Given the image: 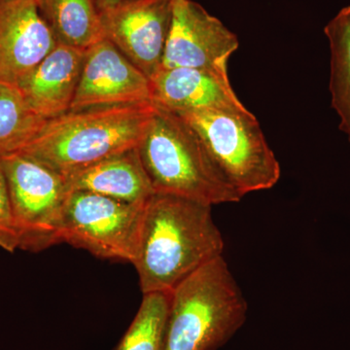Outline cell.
Wrapping results in <instances>:
<instances>
[{
    "mask_svg": "<svg viewBox=\"0 0 350 350\" xmlns=\"http://www.w3.org/2000/svg\"><path fill=\"white\" fill-rule=\"evenodd\" d=\"M100 16L105 38L149 79L162 68L172 0H128Z\"/></svg>",
    "mask_w": 350,
    "mask_h": 350,
    "instance_id": "cell-9",
    "label": "cell"
},
{
    "mask_svg": "<svg viewBox=\"0 0 350 350\" xmlns=\"http://www.w3.org/2000/svg\"><path fill=\"white\" fill-rule=\"evenodd\" d=\"M0 247L8 252L20 250V237L16 227L8 188L0 165Z\"/></svg>",
    "mask_w": 350,
    "mask_h": 350,
    "instance_id": "cell-19",
    "label": "cell"
},
{
    "mask_svg": "<svg viewBox=\"0 0 350 350\" xmlns=\"http://www.w3.org/2000/svg\"><path fill=\"white\" fill-rule=\"evenodd\" d=\"M150 82L154 105L169 111H250L234 93L228 73L162 68L152 76Z\"/></svg>",
    "mask_w": 350,
    "mask_h": 350,
    "instance_id": "cell-12",
    "label": "cell"
},
{
    "mask_svg": "<svg viewBox=\"0 0 350 350\" xmlns=\"http://www.w3.org/2000/svg\"><path fill=\"white\" fill-rule=\"evenodd\" d=\"M144 206L86 191H69L62 217L61 243L103 259L133 264Z\"/></svg>",
    "mask_w": 350,
    "mask_h": 350,
    "instance_id": "cell-7",
    "label": "cell"
},
{
    "mask_svg": "<svg viewBox=\"0 0 350 350\" xmlns=\"http://www.w3.org/2000/svg\"><path fill=\"white\" fill-rule=\"evenodd\" d=\"M137 149L155 193L211 206L243 198L216 167L195 131L176 113L156 107Z\"/></svg>",
    "mask_w": 350,
    "mask_h": 350,
    "instance_id": "cell-3",
    "label": "cell"
},
{
    "mask_svg": "<svg viewBox=\"0 0 350 350\" xmlns=\"http://www.w3.org/2000/svg\"><path fill=\"white\" fill-rule=\"evenodd\" d=\"M57 42L86 51L105 38L94 0H36Z\"/></svg>",
    "mask_w": 350,
    "mask_h": 350,
    "instance_id": "cell-15",
    "label": "cell"
},
{
    "mask_svg": "<svg viewBox=\"0 0 350 350\" xmlns=\"http://www.w3.org/2000/svg\"><path fill=\"white\" fill-rule=\"evenodd\" d=\"M155 111L154 103L68 111L46 120L18 152L66 176L137 148Z\"/></svg>",
    "mask_w": 350,
    "mask_h": 350,
    "instance_id": "cell-2",
    "label": "cell"
},
{
    "mask_svg": "<svg viewBox=\"0 0 350 350\" xmlns=\"http://www.w3.org/2000/svg\"><path fill=\"white\" fill-rule=\"evenodd\" d=\"M247 310L224 257L207 262L170 294L165 350H218L243 326Z\"/></svg>",
    "mask_w": 350,
    "mask_h": 350,
    "instance_id": "cell-4",
    "label": "cell"
},
{
    "mask_svg": "<svg viewBox=\"0 0 350 350\" xmlns=\"http://www.w3.org/2000/svg\"><path fill=\"white\" fill-rule=\"evenodd\" d=\"M45 121L29 109L17 88L0 85V158L22 149Z\"/></svg>",
    "mask_w": 350,
    "mask_h": 350,
    "instance_id": "cell-18",
    "label": "cell"
},
{
    "mask_svg": "<svg viewBox=\"0 0 350 350\" xmlns=\"http://www.w3.org/2000/svg\"><path fill=\"white\" fill-rule=\"evenodd\" d=\"M20 250L38 252L61 243L64 202L69 191L63 175L25 154L0 158Z\"/></svg>",
    "mask_w": 350,
    "mask_h": 350,
    "instance_id": "cell-6",
    "label": "cell"
},
{
    "mask_svg": "<svg viewBox=\"0 0 350 350\" xmlns=\"http://www.w3.org/2000/svg\"><path fill=\"white\" fill-rule=\"evenodd\" d=\"M202 140L226 179L241 196L275 187L280 162L253 113L199 110L176 113Z\"/></svg>",
    "mask_w": 350,
    "mask_h": 350,
    "instance_id": "cell-5",
    "label": "cell"
},
{
    "mask_svg": "<svg viewBox=\"0 0 350 350\" xmlns=\"http://www.w3.org/2000/svg\"><path fill=\"white\" fill-rule=\"evenodd\" d=\"M324 33L330 46L332 107L340 118L338 128L350 142V6L344 7L326 25Z\"/></svg>",
    "mask_w": 350,
    "mask_h": 350,
    "instance_id": "cell-16",
    "label": "cell"
},
{
    "mask_svg": "<svg viewBox=\"0 0 350 350\" xmlns=\"http://www.w3.org/2000/svg\"><path fill=\"white\" fill-rule=\"evenodd\" d=\"M85 51L57 43V47L17 89L27 107L44 120L70 110L79 83Z\"/></svg>",
    "mask_w": 350,
    "mask_h": 350,
    "instance_id": "cell-13",
    "label": "cell"
},
{
    "mask_svg": "<svg viewBox=\"0 0 350 350\" xmlns=\"http://www.w3.org/2000/svg\"><path fill=\"white\" fill-rule=\"evenodd\" d=\"M211 207L163 193L147 200L133 262L142 293H172L196 271L223 256L224 239Z\"/></svg>",
    "mask_w": 350,
    "mask_h": 350,
    "instance_id": "cell-1",
    "label": "cell"
},
{
    "mask_svg": "<svg viewBox=\"0 0 350 350\" xmlns=\"http://www.w3.org/2000/svg\"><path fill=\"white\" fill-rule=\"evenodd\" d=\"M57 43L36 0H0V85L19 86Z\"/></svg>",
    "mask_w": 350,
    "mask_h": 350,
    "instance_id": "cell-11",
    "label": "cell"
},
{
    "mask_svg": "<svg viewBox=\"0 0 350 350\" xmlns=\"http://www.w3.org/2000/svg\"><path fill=\"white\" fill-rule=\"evenodd\" d=\"M170 294H144L135 319L115 350H165Z\"/></svg>",
    "mask_w": 350,
    "mask_h": 350,
    "instance_id": "cell-17",
    "label": "cell"
},
{
    "mask_svg": "<svg viewBox=\"0 0 350 350\" xmlns=\"http://www.w3.org/2000/svg\"><path fill=\"white\" fill-rule=\"evenodd\" d=\"M94 1H96V7H98V11L100 12V11L117 5V4L121 3V2L128 1V0H94Z\"/></svg>",
    "mask_w": 350,
    "mask_h": 350,
    "instance_id": "cell-20",
    "label": "cell"
},
{
    "mask_svg": "<svg viewBox=\"0 0 350 350\" xmlns=\"http://www.w3.org/2000/svg\"><path fill=\"white\" fill-rule=\"evenodd\" d=\"M238 36L192 0H172V17L163 66L228 73V63L239 49Z\"/></svg>",
    "mask_w": 350,
    "mask_h": 350,
    "instance_id": "cell-8",
    "label": "cell"
},
{
    "mask_svg": "<svg viewBox=\"0 0 350 350\" xmlns=\"http://www.w3.org/2000/svg\"><path fill=\"white\" fill-rule=\"evenodd\" d=\"M68 191H86L133 204L155 194L137 149L122 152L64 176Z\"/></svg>",
    "mask_w": 350,
    "mask_h": 350,
    "instance_id": "cell-14",
    "label": "cell"
},
{
    "mask_svg": "<svg viewBox=\"0 0 350 350\" xmlns=\"http://www.w3.org/2000/svg\"><path fill=\"white\" fill-rule=\"evenodd\" d=\"M153 103L150 79L107 38L85 51L69 111Z\"/></svg>",
    "mask_w": 350,
    "mask_h": 350,
    "instance_id": "cell-10",
    "label": "cell"
}]
</instances>
